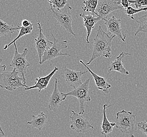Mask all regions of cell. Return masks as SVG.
<instances>
[{
  "label": "cell",
  "instance_id": "6da1fadb",
  "mask_svg": "<svg viewBox=\"0 0 147 137\" xmlns=\"http://www.w3.org/2000/svg\"><path fill=\"white\" fill-rule=\"evenodd\" d=\"M115 37V36H111L99 25L97 34L94 39L93 50L91 58L86 64L90 65L94 60L100 57L111 58L112 57V41Z\"/></svg>",
  "mask_w": 147,
  "mask_h": 137
},
{
  "label": "cell",
  "instance_id": "7a4b0ae2",
  "mask_svg": "<svg viewBox=\"0 0 147 137\" xmlns=\"http://www.w3.org/2000/svg\"><path fill=\"white\" fill-rule=\"evenodd\" d=\"M136 115L130 111L123 110L116 114L115 119L116 127L121 132L129 134L131 137H134L135 133V124Z\"/></svg>",
  "mask_w": 147,
  "mask_h": 137
},
{
  "label": "cell",
  "instance_id": "3957f363",
  "mask_svg": "<svg viewBox=\"0 0 147 137\" xmlns=\"http://www.w3.org/2000/svg\"><path fill=\"white\" fill-rule=\"evenodd\" d=\"M20 73L13 68L12 71L3 72L0 74V88L9 91L28 86L26 85L23 77H20Z\"/></svg>",
  "mask_w": 147,
  "mask_h": 137
},
{
  "label": "cell",
  "instance_id": "277c9868",
  "mask_svg": "<svg viewBox=\"0 0 147 137\" xmlns=\"http://www.w3.org/2000/svg\"><path fill=\"white\" fill-rule=\"evenodd\" d=\"M72 8L69 6V4L63 9L59 11H56L50 8L51 13L57 21V24H59L61 27L67 30L68 32L76 37V34L74 33L72 29V18L71 10Z\"/></svg>",
  "mask_w": 147,
  "mask_h": 137
},
{
  "label": "cell",
  "instance_id": "5b68a950",
  "mask_svg": "<svg viewBox=\"0 0 147 137\" xmlns=\"http://www.w3.org/2000/svg\"><path fill=\"white\" fill-rule=\"evenodd\" d=\"M90 78H88L82 84L74 90L69 92L65 93L67 97L71 96L77 98L80 102V114H83L85 111V102L91 101V92L90 90L89 85L90 82Z\"/></svg>",
  "mask_w": 147,
  "mask_h": 137
},
{
  "label": "cell",
  "instance_id": "8992f818",
  "mask_svg": "<svg viewBox=\"0 0 147 137\" xmlns=\"http://www.w3.org/2000/svg\"><path fill=\"white\" fill-rule=\"evenodd\" d=\"M51 36L53 37L54 42L51 47L45 52L41 61L39 62L40 64H42L46 61L53 60L58 57L71 56L69 54L63 53L61 52L62 49L68 48L67 41H61L60 39H56L53 33H51Z\"/></svg>",
  "mask_w": 147,
  "mask_h": 137
},
{
  "label": "cell",
  "instance_id": "52a82bcc",
  "mask_svg": "<svg viewBox=\"0 0 147 137\" xmlns=\"http://www.w3.org/2000/svg\"><path fill=\"white\" fill-rule=\"evenodd\" d=\"M14 44L15 46V52L9 66L15 68L17 71L22 75L24 82L26 84V79L25 78V76L27 75V68L30 66V63L27 61L26 59L27 54L28 53V49L27 48H25L22 53H20L18 52L16 42Z\"/></svg>",
  "mask_w": 147,
  "mask_h": 137
},
{
  "label": "cell",
  "instance_id": "ba28073f",
  "mask_svg": "<svg viewBox=\"0 0 147 137\" xmlns=\"http://www.w3.org/2000/svg\"><path fill=\"white\" fill-rule=\"evenodd\" d=\"M121 4V0H99L96 9L98 18L100 21H105L112 12L124 9L123 6L119 5Z\"/></svg>",
  "mask_w": 147,
  "mask_h": 137
},
{
  "label": "cell",
  "instance_id": "9c48e42d",
  "mask_svg": "<svg viewBox=\"0 0 147 137\" xmlns=\"http://www.w3.org/2000/svg\"><path fill=\"white\" fill-rule=\"evenodd\" d=\"M72 114L70 118L71 119V129L76 131L78 133L85 134L95 129L94 127L88 120L83 116L82 114L71 111Z\"/></svg>",
  "mask_w": 147,
  "mask_h": 137
},
{
  "label": "cell",
  "instance_id": "30bf717a",
  "mask_svg": "<svg viewBox=\"0 0 147 137\" xmlns=\"http://www.w3.org/2000/svg\"><path fill=\"white\" fill-rule=\"evenodd\" d=\"M37 25L39 29V33L37 38L35 39V48L38 54L39 63L40 62L45 52L49 49L53 44L45 36L43 33L40 21H37Z\"/></svg>",
  "mask_w": 147,
  "mask_h": 137
},
{
  "label": "cell",
  "instance_id": "8fae6325",
  "mask_svg": "<svg viewBox=\"0 0 147 137\" xmlns=\"http://www.w3.org/2000/svg\"><path fill=\"white\" fill-rule=\"evenodd\" d=\"M105 24L108 30L107 33L109 35L113 34L117 36L123 42H125L127 38L126 34L122 33V29L121 27V20L118 19L114 16L108 17L105 20Z\"/></svg>",
  "mask_w": 147,
  "mask_h": 137
},
{
  "label": "cell",
  "instance_id": "7c38bea8",
  "mask_svg": "<svg viewBox=\"0 0 147 137\" xmlns=\"http://www.w3.org/2000/svg\"><path fill=\"white\" fill-rule=\"evenodd\" d=\"M88 72L86 71H74L67 67L64 68L63 71V77L65 82L74 89L77 88L82 84L81 80L82 77Z\"/></svg>",
  "mask_w": 147,
  "mask_h": 137
},
{
  "label": "cell",
  "instance_id": "4fadbf2b",
  "mask_svg": "<svg viewBox=\"0 0 147 137\" xmlns=\"http://www.w3.org/2000/svg\"><path fill=\"white\" fill-rule=\"evenodd\" d=\"M55 88L53 89L52 95L50 96L48 108L49 110L56 112L60 107V105L63 101H64L67 98V96L64 93L61 92L59 91L58 88V80L57 79H55Z\"/></svg>",
  "mask_w": 147,
  "mask_h": 137
},
{
  "label": "cell",
  "instance_id": "5bb4252c",
  "mask_svg": "<svg viewBox=\"0 0 147 137\" xmlns=\"http://www.w3.org/2000/svg\"><path fill=\"white\" fill-rule=\"evenodd\" d=\"M59 70L58 67H55L53 70L50 73L44 77H41L39 76L36 79V82L35 84L32 86L25 88V90H30L32 89H38L39 92H40L42 90H45L47 89V86L49 84L51 79L53 77V75L56 73V72Z\"/></svg>",
  "mask_w": 147,
  "mask_h": 137
},
{
  "label": "cell",
  "instance_id": "9a60e30c",
  "mask_svg": "<svg viewBox=\"0 0 147 137\" xmlns=\"http://www.w3.org/2000/svg\"><path fill=\"white\" fill-rule=\"evenodd\" d=\"M126 55H131V54L127 53L125 52H122L116 59L114 61H113L111 63V64L109 66V69H108V74L107 76L109 75V73L111 72L114 71L118 72L122 75H129V72L127 71L123 65V61L124 59V57Z\"/></svg>",
  "mask_w": 147,
  "mask_h": 137
},
{
  "label": "cell",
  "instance_id": "2e32d148",
  "mask_svg": "<svg viewBox=\"0 0 147 137\" xmlns=\"http://www.w3.org/2000/svg\"><path fill=\"white\" fill-rule=\"evenodd\" d=\"M80 62L83 65L88 69V72L91 74L92 77L94 78L95 83L97 86V89L102 91L105 93H109V89L112 87V85L107 82L106 80V77H102L95 73L94 72L92 71L91 70L88 68L85 63H84L82 60H80Z\"/></svg>",
  "mask_w": 147,
  "mask_h": 137
},
{
  "label": "cell",
  "instance_id": "e0dca14e",
  "mask_svg": "<svg viewBox=\"0 0 147 137\" xmlns=\"http://www.w3.org/2000/svg\"><path fill=\"white\" fill-rule=\"evenodd\" d=\"M80 16L82 17L84 20V26L87 31L86 41L88 43H90L89 39L91 34L92 31L94 29L95 24L98 21H100V20L98 18H95L94 14H88V15H85V12H83V14H80Z\"/></svg>",
  "mask_w": 147,
  "mask_h": 137
},
{
  "label": "cell",
  "instance_id": "ac0fdd59",
  "mask_svg": "<svg viewBox=\"0 0 147 137\" xmlns=\"http://www.w3.org/2000/svg\"><path fill=\"white\" fill-rule=\"evenodd\" d=\"M111 107L109 104H104L103 105V121L101 123V133L105 137H106L108 135L112 134L113 130L114 127H116L115 122H111L106 116V110L107 108Z\"/></svg>",
  "mask_w": 147,
  "mask_h": 137
},
{
  "label": "cell",
  "instance_id": "d6986e66",
  "mask_svg": "<svg viewBox=\"0 0 147 137\" xmlns=\"http://www.w3.org/2000/svg\"><path fill=\"white\" fill-rule=\"evenodd\" d=\"M32 120L27 122V124L32 125L33 128L37 129L40 131L48 122V116L42 112H40L37 116L32 115Z\"/></svg>",
  "mask_w": 147,
  "mask_h": 137
},
{
  "label": "cell",
  "instance_id": "ffe728a7",
  "mask_svg": "<svg viewBox=\"0 0 147 137\" xmlns=\"http://www.w3.org/2000/svg\"><path fill=\"white\" fill-rule=\"evenodd\" d=\"M20 30L19 26L14 27L7 24L0 18V37L11 34Z\"/></svg>",
  "mask_w": 147,
  "mask_h": 137
},
{
  "label": "cell",
  "instance_id": "44dd1931",
  "mask_svg": "<svg viewBox=\"0 0 147 137\" xmlns=\"http://www.w3.org/2000/svg\"><path fill=\"white\" fill-rule=\"evenodd\" d=\"M99 0H85L83 1L84 6L82 7L83 12L91 13L92 14L97 15L96 13V9Z\"/></svg>",
  "mask_w": 147,
  "mask_h": 137
},
{
  "label": "cell",
  "instance_id": "7402d4cb",
  "mask_svg": "<svg viewBox=\"0 0 147 137\" xmlns=\"http://www.w3.org/2000/svg\"><path fill=\"white\" fill-rule=\"evenodd\" d=\"M33 25H34L33 24H32L30 25V27H23L22 25L21 26V25H18L19 28H20V30H20V32H19L18 35L13 41H12V42L9 43L8 45H5V47H4V50H6L12 44L15 43V42L17 40L21 38L22 37H23V36L27 35V34H30V33H32V30H33Z\"/></svg>",
  "mask_w": 147,
  "mask_h": 137
},
{
  "label": "cell",
  "instance_id": "603a6c76",
  "mask_svg": "<svg viewBox=\"0 0 147 137\" xmlns=\"http://www.w3.org/2000/svg\"><path fill=\"white\" fill-rule=\"evenodd\" d=\"M136 22L139 24L138 29L135 34L137 36L139 32H144L147 33V14L139 18Z\"/></svg>",
  "mask_w": 147,
  "mask_h": 137
},
{
  "label": "cell",
  "instance_id": "cb8c5ba5",
  "mask_svg": "<svg viewBox=\"0 0 147 137\" xmlns=\"http://www.w3.org/2000/svg\"><path fill=\"white\" fill-rule=\"evenodd\" d=\"M48 1L50 3V8L56 11L63 9L69 4L67 0H48Z\"/></svg>",
  "mask_w": 147,
  "mask_h": 137
},
{
  "label": "cell",
  "instance_id": "d4e9b609",
  "mask_svg": "<svg viewBox=\"0 0 147 137\" xmlns=\"http://www.w3.org/2000/svg\"><path fill=\"white\" fill-rule=\"evenodd\" d=\"M146 12L147 11V7L143 8L141 9H134L132 6H129L125 9V12L126 15H128L131 19L135 20V18H134V15L136 14L139 13V12Z\"/></svg>",
  "mask_w": 147,
  "mask_h": 137
},
{
  "label": "cell",
  "instance_id": "484cf974",
  "mask_svg": "<svg viewBox=\"0 0 147 137\" xmlns=\"http://www.w3.org/2000/svg\"><path fill=\"white\" fill-rule=\"evenodd\" d=\"M130 4H132L136 9L143 8L142 6H147V0H128Z\"/></svg>",
  "mask_w": 147,
  "mask_h": 137
},
{
  "label": "cell",
  "instance_id": "4316f807",
  "mask_svg": "<svg viewBox=\"0 0 147 137\" xmlns=\"http://www.w3.org/2000/svg\"><path fill=\"white\" fill-rule=\"evenodd\" d=\"M138 129L147 136V119L144 122H139L137 124Z\"/></svg>",
  "mask_w": 147,
  "mask_h": 137
},
{
  "label": "cell",
  "instance_id": "83f0119b",
  "mask_svg": "<svg viewBox=\"0 0 147 137\" xmlns=\"http://www.w3.org/2000/svg\"><path fill=\"white\" fill-rule=\"evenodd\" d=\"M121 4L124 7V8H127V7L130 6V4L128 2V0H121Z\"/></svg>",
  "mask_w": 147,
  "mask_h": 137
},
{
  "label": "cell",
  "instance_id": "f1b7e54d",
  "mask_svg": "<svg viewBox=\"0 0 147 137\" xmlns=\"http://www.w3.org/2000/svg\"><path fill=\"white\" fill-rule=\"evenodd\" d=\"M32 24V23L30 21H28L27 20H24L22 22V26L27 27H30Z\"/></svg>",
  "mask_w": 147,
  "mask_h": 137
},
{
  "label": "cell",
  "instance_id": "f546056e",
  "mask_svg": "<svg viewBox=\"0 0 147 137\" xmlns=\"http://www.w3.org/2000/svg\"><path fill=\"white\" fill-rule=\"evenodd\" d=\"M3 59H0V74L3 73L6 69V66L5 65H2L1 63L3 61Z\"/></svg>",
  "mask_w": 147,
  "mask_h": 137
},
{
  "label": "cell",
  "instance_id": "4dcf8cb0",
  "mask_svg": "<svg viewBox=\"0 0 147 137\" xmlns=\"http://www.w3.org/2000/svg\"><path fill=\"white\" fill-rule=\"evenodd\" d=\"M0 132L2 134V135H4V132L3 131V129H2L1 125V121H0Z\"/></svg>",
  "mask_w": 147,
  "mask_h": 137
}]
</instances>
